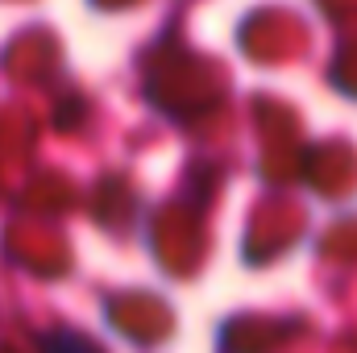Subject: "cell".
I'll list each match as a JSON object with an SVG mask.
<instances>
[{
	"instance_id": "6da1fadb",
	"label": "cell",
	"mask_w": 357,
	"mask_h": 353,
	"mask_svg": "<svg viewBox=\"0 0 357 353\" xmlns=\"http://www.w3.org/2000/svg\"><path fill=\"white\" fill-rule=\"evenodd\" d=\"M46 353H59V350H54V341H46ZM75 353H96V350H91L88 341H79V345H75Z\"/></svg>"
}]
</instances>
